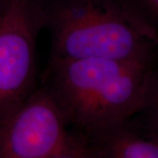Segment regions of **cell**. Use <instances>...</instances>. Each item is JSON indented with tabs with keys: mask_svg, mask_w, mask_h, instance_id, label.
<instances>
[{
	"mask_svg": "<svg viewBox=\"0 0 158 158\" xmlns=\"http://www.w3.org/2000/svg\"><path fill=\"white\" fill-rule=\"evenodd\" d=\"M155 75L151 62L53 60L49 90L67 121L92 135L141 113Z\"/></svg>",
	"mask_w": 158,
	"mask_h": 158,
	"instance_id": "cell-1",
	"label": "cell"
},
{
	"mask_svg": "<svg viewBox=\"0 0 158 158\" xmlns=\"http://www.w3.org/2000/svg\"><path fill=\"white\" fill-rule=\"evenodd\" d=\"M50 16L53 60L152 61L156 27L121 0H61Z\"/></svg>",
	"mask_w": 158,
	"mask_h": 158,
	"instance_id": "cell-2",
	"label": "cell"
},
{
	"mask_svg": "<svg viewBox=\"0 0 158 158\" xmlns=\"http://www.w3.org/2000/svg\"><path fill=\"white\" fill-rule=\"evenodd\" d=\"M42 13L33 0H6L0 10V122L33 92L35 40Z\"/></svg>",
	"mask_w": 158,
	"mask_h": 158,
	"instance_id": "cell-3",
	"label": "cell"
},
{
	"mask_svg": "<svg viewBox=\"0 0 158 158\" xmlns=\"http://www.w3.org/2000/svg\"><path fill=\"white\" fill-rule=\"evenodd\" d=\"M49 89L33 91L0 122V158H48L72 139Z\"/></svg>",
	"mask_w": 158,
	"mask_h": 158,
	"instance_id": "cell-4",
	"label": "cell"
},
{
	"mask_svg": "<svg viewBox=\"0 0 158 158\" xmlns=\"http://www.w3.org/2000/svg\"><path fill=\"white\" fill-rule=\"evenodd\" d=\"M94 158H158V135L127 120L91 135Z\"/></svg>",
	"mask_w": 158,
	"mask_h": 158,
	"instance_id": "cell-5",
	"label": "cell"
},
{
	"mask_svg": "<svg viewBox=\"0 0 158 158\" xmlns=\"http://www.w3.org/2000/svg\"><path fill=\"white\" fill-rule=\"evenodd\" d=\"M48 158H94L89 141L72 137L62 151Z\"/></svg>",
	"mask_w": 158,
	"mask_h": 158,
	"instance_id": "cell-6",
	"label": "cell"
},
{
	"mask_svg": "<svg viewBox=\"0 0 158 158\" xmlns=\"http://www.w3.org/2000/svg\"><path fill=\"white\" fill-rule=\"evenodd\" d=\"M151 24L158 25V0H121Z\"/></svg>",
	"mask_w": 158,
	"mask_h": 158,
	"instance_id": "cell-7",
	"label": "cell"
},
{
	"mask_svg": "<svg viewBox=\"0 0 158 158\" xmlns=\"http://www.w3.org/2000/svg\"><path fill=\"white\" fill-rule=\"evenodd\" d=\"M142 112L148 114V127L158 135V74L156 73L147 106Z\"/></svg>",
	"mask_w": 158,
	"mask_h": 158,
	"instance_id": "cell-8",
	"label": "cell"
},
{
	"mask_svg": "<svg viewBox=\"0 0 158 158\" xmlns=\"http://www.w3.org/2000/svg\"><path fill=\"white\" fill-rule=\"evenodd\" d=\"M0 10H1V6H0Z\"/></svg>",
	"mask_w": 158,
	"mask_h": 158,
	"instance_id": "cell-9",
	"label": "cell"
}]
</instances>
